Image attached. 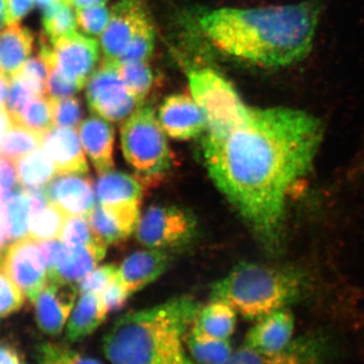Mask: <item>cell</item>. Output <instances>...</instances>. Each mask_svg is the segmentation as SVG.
Returning <instances> with one entry per match:
<instances>
[{
  "label": "cell",
  "instance_id": "obj_1",
  "mask_svg": "<svg viewBox=\"0 0 364 364\" xmlns=\"http://www.w3.org/2000/svg\"><path fill=\"white\" fill-rule=\"evenodd\" d=\"M323 134L317 117L284 107H249L232 130L203 134L208 176L268 250L282 245L287 200L312 172Z\"/></svg>",
  "mask_w": 364,
  "mask_h": 364
},
{
  "label": "cell",
  "instance_id": "obj_48",
  "mask_svg": "<svg viewBox=\"0 0 364 364\" xmlns=\"http://www.w3.org/2000/svg\"><path fill=\"white\" fill-rule=\"evenodd\" d=\"M0 364H23L18 351L6 344H0Z\"/></svg>",
  "mask_w": 364,
  "mask_h": 364
},
{
  "label": "cell",
  "instance_id": "obj_31",
  "mask_svg": "<svg viewBox=\"0 0 364 364\" xmlns=\"http://www.w3.org/2000/svg\"><path fill=\"white\" fill-rule=\"evenodd\" d=\"M7 123L20 124L28 130L45 136L55 128L51 98L48 95H36L26 102L18 116Z\"/></svg>",
  "mask_w": 364,
  "mask_h": 364
},
{
  "label": "cell",
  "instance_id": "obj_17",
  "mask_svg": "<svg viewBox=\"0 0 364 364\" xmlns=\"http://www.w3.org/2000/svg\"><path fill=\"white\" fill-rule=\"evenodd\" d=\"M43 148L51 157L58 176L88 173L85 152L75 129H52L45 135Z\"/></svg>",
  "mask_w": 364,
  "mask_h": 364
},
{
  "label": "cell",
  "instance_id": "obj_24",
  "mask_svg": "<svg viewBox=\"0 0 364 364\" xmlns=\"http://www.w3.org/2000/svg\"><path fill=\"white\" fill-rule=\"evenodd\" d=\"M237 324V312L222 301H212L200 306L191 328L196 332L219 340H229Z\"/></svg>",
  "mask_w": 364,
  "mask_h": 364
},
{
  "label": "cell",
  "instance_id": "obj_44",
  "mask_svg": "<svg viewBox=\"0 0 364 364\" xmlns=\"http://www.w3.org/2000/svg\"><path fill=\"white\" fill-rule=\"evenodd\" d=\"M102 303L109 311V313L119 310L126 305L127 301L130 298V294L127 293L123 284L119 277H114L111 284L105 287V291L100 294Z\"/></svg>",
  "mask_w": 364,
  "mask_h": 364
},
{
  "label": "cell",
  "instance_id": "obj_23",
  "mask_svg": "<svg viewBox=\"0 0 364 364\" xmlns=\"http://www.w3.org/2000/svg\"><path fill=\"white\" fill-rule=\"evenodd\" d=\"M316 347L310 342L291 343L279 353L267 354L243 346L223 364H316Z\"/></svg>",
  "mask_w": 364,
  "mask_h": 364
},
{
  "label": "cell",
  "instance_id": "obj_25",
  "mask_svg": "<svg viewBox=\"0 0 364 364\" xmlns=\"http://www.w3.org/2000/svg\"><path fill=\"white\" fill-rule=\"evenodd\" d=\"M98 203H141L143 188L140 182L124 172L111 171L100 174L95 188Z\"/></svg>",
  "mask_w": 364,
  "mask_h": 364
},
{
  "label": "cell",
  "instance_id": "obj_40",
  "mask_svg": "<svg viewBox=\"0 0 364 364\" xmlns=\"http://www.w3.org/2000/svg\"><path fill=\"white\" fill-rule=\"evenodd\" d=\"M117 268L114 264H105L95 267L82 279L77 282L78 293H92L100 294L105 287L114 279L117 274Z\"/></svg>",
  "mask_w": 364,
  "mask_h": 364
},
{
  "label": "cell",
  "instance_id": "obj_34",
  "mask_svg": "<svg viewBox=\"0 0 364 364\" xmlns=\"http://www.w3.org/2000/svg\"><path fill=\"white\" fill-rule=\"evenodd\" d=\"M154 28L148 18L134 33L117 60L121 62H148L154 51Z\"/></svg>",
  "mask_w": 364,
  "mask_h": 364
},
{
  "label": "cell",
  "instance_id": "obj_8",
  "mask_svg": "<svg viewBox=\"0 0 364 364\" xmlns=\"http://www.w3.org/2000/svg\"><path fill=\"white\" fill-rule=\"evenodd\" d=\"M86 100L93 114L107 122L124 121L141 105L119 78L117 59H105L88 80Z\"/></svg>",
  "mask_w": 364,
  "mask_h": 364
},
{
  "label": "cell",
  "instance_id": "obj_50",
  "mask_svg": "<svg viewBox=\"0 0 364 364\" xmlns=\"http://www.w3.org/2000/svg\"><path fill=\"white\" fill-rule=\"evenodd\" d=\"M9 242H11V239H9V234H7L6 227L0 220V255H1L2 251L6 248Z\"/></svg>",
  "mask_w": 364,
  "mask_h": 364
},
{
  "label": "cell",
  "instance_id": "obj_32",
  "mask_svg": "<svg viewBox=\"0 0 364 364\" xmlns=\"http://www.w3.org/2000/svg\"><path fill=\"white\" fill-rule=\"evenodd\" d=\"M119 78L129 92L142 105L154 82V76L148 62H121L117 60Z\"/></svg>",
  "mask_w": 364,
  "mask_h": 364
},
{
  "label": "cell",
  "instance_id": "obj_18",
  "mask_svg": "<svg viewBox=\"0 0 364 364\" xmlns=\"http://www.w3.org/2000/svg\"><path fill=\"white\" fill-rule=\"evenodd\" d=\"M169 262V254L160 249L138 251L123 261L117 269V277L132 296L159 279Z\"/></svg>",
  "mask_w": 364,
  "mask_h": 364
},
{
  "label": "cell",
  "instance_id": "obj_47",
  "mask_svg": "<svg viewBox=\"0 0 364 364\" xmlns=\"http://www.w3.org/2000/svg\"><path fill=\"white\" fill-rule=\"evenodd\" d=\"M40 246L43 254H44L48 274H50L54 272L55 267H56L57 259H58L60 250L63 246V242L59 239H52V240L41 242Z\"/></svg>",
  "mask_w": 364,
  "mask_h": 364
},
{
  "label": "cell",
  "instance_id": "obj_35",
  "mask_svg": "<svg viewBox=\"0 0 364 364\" xmlns=\"http://www.w3.org/2000/svg\"><path fill=\"white\" fill-rule=\"evenodd\" d=\"M39 95L28 81L16 75L7 81L6 95L4 100V114L9 122L18 116L31 98Z\"/></svg>",
  "mask_w": 364,
  "mask_h": 364
},
{
  "label": "cell",
  "instance_id": "obj_11",
  "mask_svg": "<svg viewBox=\"0 0 364 364\" xmlns=\"http://www.w3.org/2000/svg\"><path fill=\"white\" fill-rule=\"evenodd\" d=\"M77 294L76 284L48 280L32 301L36 322L41 331L50 336L61 334L70 317Z\"/></svg>",
  "mask_w": 364,
  "mask_h": 364
},
{
  "label": "cell",
  "instance_id": "obj_26",
  "mask_svg": "<svg viewBox=\"0 0 364 364\" xmlns=\"http://www.w3.org/2000/svg\"><path fill=\"white\" fill-rule=\"evenodd\" d=\"M16 163L20 186L25 189L45 188L57 174L51 157L43 147L21 158Z\"/></svg>",
  "mask_w": 364,
  "mask_h": 364
},
{
  "label": "cell",
  "instance_id": "obj_15",
  "mask_svg": "<svg viewBox=\"0 0 364 364\" xmlns=\"http://www.w3.org/2000/svg\"><path fill=\"white\" fill-rule=\"evenodd\" d=\"M48 200L67 215L88 217L95 205V191L90 178L80 174H64L45 186Z\"/></svg>",
  "mask_w": 364,
  "mask_h": 364
},
{
  "label": "cell",
  "instance_id": "obj_2",
  "mask_svg": "<svg viewBox=\"0 0 364 364\" xmlns=\"http://www.w3.org/2000/svg\"><path fill=\"white\" fill-rule=\"evenodd\" d=\"M322 4L215 9L203 14V33L223 53L263 68H284L312 51Z\"/></svg>",
  "mask_w": 364,
  "mask_h": 364
},
{
  "label": "cell",
  "instance_id": "obj_28",
  "mask_svg": "<svg viewBox=\"0 0 364 364\" xmlns=\"http://www.w3.org/2000/svg\"><path fill=\"white\" fill-rule=\"evenodd\" d=\"M67 215L54 203H47L31 210L28 236L33 240L43 242L60 239Z\"/></svg>",
  "mask_w": 364,
  "mask_h": 364
},
{
  "label": "cell",
  "instance_id": "obj_19",
  "mask_svg": "<svg viewBox=\"0 0 364 364\" xmlns=\"http://www.w3.org/2000/svg\"><path fill=\"white\" fill-rule=\"evenodd\" d=\"M107 249V246L100 242L88 245H66L63 243L56 267L54 272L48 274V280L77 284L97 267L98 263L104 259Z\"/></svg>",
  "mask_w": 364,
  "mask_h": 364
},
{
  "label": "cell",
  "instance_id": "obj_22",
  "mask_svg": "<svg viewBox=\"0 0 364 364\" xmlns=\"http://www.w3.org/2000/svg\"><path fill=\"white\" fill-rule=\"evenodd\" d=\"M107 310L100 294H81L67 322L66 338L77 342L92 334L105 322Z\"/></svg>",
  "mask_w": 364,
  "mask_h": 364
},
{
  "label": "cell",
  "instance_id": "obj_46",
  "mask_svg": "<svg viewBox=\"0 0 364 364\" xmlns=\"http://www.w3.org/2000/svg\"><path fill=\"white\" fill-rule=\"evenodd\" d=\"M33 6V0H6L7 25L20 23L26 18Z\"/></svg>",
  "mask_w": 364,
  "mask_h": 364
},
{
  "label": "cell",
  "instance_id": "obj_7",
  "mask_svg": "<svg viewBox=\"0 0 364 364\" xmlns=\"http://www.w3.org/2000/svg\"><path fill=\"white\" fill-rule=\"evenodd\" d=\"M198 222L191 210L177 205H151L141 215L136 238L150 249L178 248L195 238Z\"/></svg>",
  "mask_w": 364,
  "mask_h": 364
},
{
  "label": "cell",
  "instance_id": "obj_36",
  "mask_svg": "<svg viewBox=\"0 0 364 364\" xmlns=\"http://www.w3.org/2000/svg\"><path fill=\"white\" fill-rule=\"evenodd\" d=\"M40 364H102L97 359L79 353L64 345L47 343L39 348Z\"/></svg>",
  "mask_w": 364,
  "mask_h": 364
},
{
  "label": "cell",
  "instance_id": "obj_54",
  "mask_svg": "<svg viewBox=\"0 0 364 364\" xmlns=\"http://www.w3.org/2000/svg\"><path fill=\"white\" fill-rule=\"evenodd\" d=\"M354 172H364V159L363 160V161H361L360 163H359V165L358 167H355V168H354L353 170Z\"/></svg>",
  "mask_w": 364,
  "mask_h": 364
},
{
  "label": "cell",
  "instance_id": "obj_38",
  "mask_svg": "<svg viewBox=\"0 0 364 364\" xmlns=\"http://www.w3.org/2000/svg\"><path fill=\"white\" fill-rule=\"evenodd\" d=\"M55 128L75 129L80 124L82 109L77 97L51 98Z\"/></svg>",
  "mask_w": 364,
  "mask_h": 364
},
{
  "label": "cell",
  "instance_id": "obj_29",
  "mask_svg": "<svg viewBox=\"0 0 364 364\" xmlns=\"http://www.w3.org/2000/svg\"><path fill=\"white\" fill-rule=\"evenodd\" d=\"M31 214V200L28 191L18 188L9 193L1 221L6 227L11 241L28 236V219Z\"/></svg>",
  "mask_w": 364,
  "mask_h": 364
},
{
  "label": "cell",
  "instance_id": "obj_53",
  "mask_svg": "<svg viewBox=\"0 0 364 364\" xmlns=\"http://www.w3.org/2000/svg\"><path fill=\"white\" fill-rule=\"evenodd\" d=\"M6 26H7L6 14L2 13V11H0V31H1L2 28H6Z\"/></svg>",
  "mask_w": 364,
  "mask_h": 364
},
{
  "label": "cell",
  "instance_id": "obj_20",
  "mask_svg": "<svg viewBox=\"0 0 364 364\" xmlns=\"http://www.w3.org/2000/svg\"><path fill=\"white\" fill-rule=\"evenodd\" d=\"M83 150L100 174L114 168V130L100 117H90L78 126Z\"/></svg>",
  "mask_w": 364,
  "mask_h": 364
},
{
  "label": "cell",
  "instance_id": "obj_37",
  "mask_svg": "<svg viewBox=\"0 0 364 364\" xmlns=\"http://www.w3.org/2000/svg\"><path fill=\"white\" fill-rule=\"evenodd\" d=\"M60 240L66 245H88L98 242L102 243L93 233L87 217L83 215L67 217Z\"/></svg>",
  "mask_w": 364,
  "mask_h": 364
},
{
  "label": "cell",
  "instance_id": "obj_14",
  "mask_svg": "<svg viewBox=\"0 0 364 364\" xmlns=\"http://www.w3.org/2000/svg\"><path fill=\"white\" fill-rule=\"evenodd\" d=\"M141 203H97L87 219L95 236L109 246L126 240L136 231Z\"/></svg>",
  "mask_w": 364,
  "mask_h": 364
},
{
  "label": "cell",
  "instance_id": "obj_4",
  "mask_svg": "<svg viewBox=\"0 0 364 364\" xmlns=\"http://www.w3.org/2000/svg\"><path fill=\"white\" fill-rule=\"evenodd\" d=\"M308 286L299 268L240 262L213 284L210 299L225 301L245 320L257 321L298 301Z\"/></svg>",
  "mask_w": 364,
  "mask_h": 364
},
{
  "label": "cell",
  "instance_id": "obj_10",
  "mask_svg": "<svg viewBox=\"0 0 364 364\" xmlns=\"http://www.w3.org/2000/svg\"><path fill=\"white\" fill-rule=\"evenodd\" d=\"M37 243L26 236L7 245L0 255V267L31 301L48 282L44 254Z\"/></svg>",
  "mask_w": 364,
  "mask_h": 364
},
{
  "label": "cell",
  "instance_id": "obj_51",
  "mask_svg": "<svg viewBox=\"0 0 364 364\" xmlns=\"http://www.w3.org/2000/svg\"><path fill=\"white\" fill-rule=\"evenodd\" d=\"M63 2H66V0H33L35 6L38 9H43V11L53 6H56V4H63Z\"/></svg>",
  "mask_w": 364,
  "mask_h": 364
},
{
  "label": "cell",
  "instance_id": "obj_13",
  "mask_svg": "<svg viewBox=\"0 0 364 364\" xmlns=\"http://www.w3.org/2000/svg\"><path fill=\"white\" fill-rule=\"evenodd\" d=\"M139 0H119L112 6L109 23L100 33V45L107 59H117L144 21L148 20Z\"/></svg>",
  "mask_w": 364,
  "mask_h": 364
},
{
  "label": "cell",
  "instance_id": "obj_39",
  "mask_svg": "<svg viewBox=\"0 0 364 364\" xmlns=\"http://www.w3.org/2000/svg\"><path fill=\"white\" fill-rule=\"evenodd\" d=\"M25 299L20 287L0 267V318L9 317L20 311Z\"/></svg>",
  "mask_w": 364,
  "mask_h": 364
},
{
  "label": "cell",
  "instance_id": "obj_30",
  "mask_svg": "<svg viewBox=\"0 0 364 364\" xmlns=\"http://www.w3.org/2000/svg\"><path fill=\"white\" fill-rule=\"evenodd\" d=\"M44 135L20 126L7 123V128L0 142L2 156L16 162L33 151L40 149L44 143Z\"/></svg>",
  "mask_w": 364,
  "mask_h": 364
},
{
  "label": "cell",
  "instance_id": "obj_27",
  "mask_svg": "<svg viewBox=\"0 0 364 364\" xmlns=\"http://www.w3.org/2000/svg\"><path fill=\"white\" fill-rule=\"evenodd\" d=\"M186 347L196 364H223L234 352L230 340L210 338L191 327L186 334Z\"/></svg>",
  "mask_w": 364,
  "mask_h": 364
},
{
  "label": "cell",
  "instance_id": "obj_41",
  "mask_svg": "<svg viewBox=\"0 0 364 364\" xmlns=\"http://www.w3.org/2000/svg\"><path fill=\"white\" fill-rule=\"evenodd\" d=\"M111 11L104 6L76 9V20L83 32L88 35H100L107 26Z\"/></svg>",
  "mask_w": 364,
  "mask_h": 364
},
{
  "label": "cell",
  "instance_id": "obj_16",
  "mask_svg": "<svg viewBox=\"0 0 364 364\" xmlns=\"http://www.w3.org/2000/svg\"><path fill=\"white\" fill-rule=\"evenodd\" d=\"M294 331L293 313L280 309L257 320L246 335L244 346L262 353H279L291 345Z\"/></svg>",
  "mask_w": 364,
  "mask_h": 364
},
{
  "label": "cell",
  "instance_id": "obj_5",
  "mask_svg": "<svg viewBox=\"0 0 364 364\" xmlns=\"http://www.w3.org/2000/svg\"><path fill=\"white\" fill-rule=\"evenodd\" d=\"M165 134L152 107H139L122 127V149L127 162L144 176H161L173 162Z\"/></svg>",
  "mask_w": 364,
  "mask_h": 364
},
{
  "label": "cell",
  "instance_id": "obj_9",
  "mask_svg": "<svg viewBox=\"0 0 364 364\" xmlns=\"http://www.w3.org/2000/svg\"><path fill=\"white\" fill-rule=\"evenodd\" d=\"M51 44L50 47L46 38H42L40 51L46 61L82 90L95 72L100 57L97 41L75 31L53 41Z\"/></svg>",
  "mask_w": 364,
  "mask_h": 364
},
{
  "label": "cell",
  "instance_id": "obj_12",
  "mask_svg": "<svg viewBox=\"0 0 364 364\" xmlns=\"http://www.w3.org/2000/svg\"><path fill=\"white\" fill-rule=\"evenodd\" d=\"M163 130L174 140L188 141L207 132L205 114L191 95L186 93L165 98L158 114Z\"/></svg>",
  "mask_w": 364,
  "mask_h": 364
},
{
  "label": "cell",
  "instance_id": "obj_21",
  "mask_svg": "<svg viewBox=\"0 0 364 364\" xmlns=\"http://www.w3.org/2000/svg\"><path fill=\"white\" fill-rule=\"evenodd\" d=\"M35 44L33 33L20 23L0 31V76L6 82L16 77L30 58Z\"/></svg>",
  "mask_w": 364,
  "mask_h": 364
},
{
  "label": "cell",
  "instance_id": "obj_52",
  "mask_svg": "<svg viewBox=\"0 0 364 364\" xmlns=\"http://www.w3.org/2000/svg\"><path fill=\"white\" fill-rule=\"evenodd\" d=\"M7 82L6 79L0 76V112H4V100L6 95Z\"/></svg>",
  "mask_w": 364,
  "mask_h": 364
},
{
  "label": "cell",
  "instance_id": "obj_45",
  "mask_svg": "<svg viewBox=\"0 0 364 364\" xmlns=\"http://www.w3.org/2000/svg\"><path fill=\"white\" fill-rule=\"evenodd\" d=\"M20 186L16 163L9 158H0V193L7 195L16 191Z\"/></svg>",
  "mask_w": 364,
  "mask_h": 364
},
{
  "label": "cell",
  "instance_id": "obj_6",
  "mask_svg": "<svg viewBox=\"0 0 364 364\" xmlns=\"http://www.w3.org/2000/svg\"><path fill=\"white\" fill-rule=\"evenodd\" d=\"M188 83L191 97L207 119L205 133H226L247 117L249 107L242 102L233 85L213 69L189 72Z\"/></svg>",
  "mask_w": 364,
  "mask_h": 364
},
{
  "label": "cell",
  "instance_id": "obj_42",
  "mask_svg": "<svg viewBox=\"0 0 364 364\" xmlns=\"http://www.w3.org/2000/svg\"><path fill=\"white\" fill-rule=\"evenodd\" d=\"M48 71L49 68H48L47 62L42 53L39 51L37 55L26 60L25 65L21 68L18 76L28 81L39 95H47L46 81H47Z\"/></svg>",
  "mask_w": 364,
  "mask_h": 364
},
{
  "label": "cell",
  "instance_id": "obj_33",
  "mask_svg": "<svg viewBox=\"0 0 364 364\" xmlns=\"http://www.w3.org/2000/svg\"><path fill=\"white\" fill-rule=\"evenodd\" d=\"M43 11V26L46 39L50 41V43L62 36L75 32L77 28L76 14H73L72 6L66 2L56 4Z\"/></svg>",
  "mask_w": 364,
  "mask_h": 364
},
{
  "label": "cell",
  "instance_id": "obj_43",
  "mask_svg": "<svg viewBox=\"0 0 364 364\" xmlns=\"http://www.w3.org/2000/svg\"><path fill=\"white\" fill-rule=\"evenodd\" d=\"M47 62V61H46ZM48 77L46 81V93L50 98H66L73 97L80 90L75 83L67 79L53 64L47 62Z\"/></svg>",
  "mask_w": 364,
  "mask_h": 364
},
{
  "label": "cell",
  "instance_id": "obj_3",
  "mask_svg": "<svg viewBox=\"0 0 364 364\" xmlns=\"http://www.w3.org/2000/svg\"><path fill=\"white\" fill-rule=\"evenodd\" d=\"M200 308L193 296H181L124 314L105 336V358L111 364H196L186 337Z\"/></svg>",
  "mask_w": 364,
  "mask_h": 364
},
{
  "label": "cell",
  "instance_id": "obj_49",
  "mask_svg": "<svg viewBox=\"0 0 364 364\" xmlns=\"http://www.w3.org/2000/svg\"><path fill=\"white\" fill-rule=\"evenodd\" d=\"M107 0H66L69 6L75 9H87V7L104 6Z\"/></svg>",
  "mask_w": 364,
  "mask_h": 364
}]
</instances>
